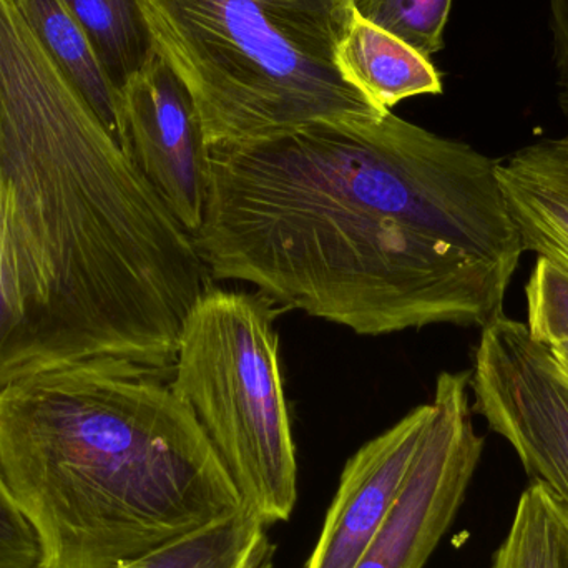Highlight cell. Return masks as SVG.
<instances>
[{
    "label": "cell",
    "mask_w": 568,
    "mask_h": 568,
    "mask_svg": "<svg viewBox=\"0 0 568 568\" xmlns=\"http://www.w3.org/2000/svg\"><path fill=\"white\" fill-rule=\"evenodd\" d=\"M469 381L470 371L437 377L433 419L399 499L354 568H424L446 536L484 449Z\"/></svg>",
    "instance_id": "6"
},
{
    "label": "cell",
    "mask_w": 568,
    "mask_h": 568,
    "mask_svg": "<svg viewBox=\"0 0 568 568\" xmlns=\"http://www.w3.org/2000/svg\"><path fill=\"white\" fill-rule=\"evenodd\" d=\"M40 562L39 536L0 473V568H36Z\"/></svg>",
    "instance_id": "17"
},
{
    "label": "cell",
    "mask_w": 568,
    "mask_h": 568,
    "mask_svg": "<svg viewBox=\"0 0 568 568\" xmlns=\"http://www.w3.org/2000/svg\"><path fill=\"white\" fill-rule=\"evenodd\" d=\"M433 414V400L420 404L347 460L304 568L356 567L399 499Z\"/></svg>",
    "instance_id": "8"
},
{
    "label": "cell",
    "mask_w": 568,
    "mask_h": 568,
    "mask_svg": "<svg viewBox=\"0 0 568 568\" xmlns=\"http://www.w3.org/2000/svg\"><path fill=\"white\" fill-rule=\"evenodd\" d=\"M336 60L347 82L384 112L410 97L443 93V77L433 60L356 12Z\"/></svg>",
    "instance_id": "10"
},
{
    "label": "cell",
    "mask_w": 568,
    "mask_h": 568,
    "mask_svg": "<svg viewBox=\"0 0 568 568\" xmlns=\"http://www.w3.org/2000/svg\"><path fill=\"white\" fill-rule=\"evenodd\" d=\"M469 387L474 410L568 510V389L549 347L504 314L483 327Z\"/></svg>",
    "instance_id": "5"
},
{
    "label": "cell",
    "mask_w": 568,
    "mask_h": 568,
    "mask_svg": "<svg viewBox=\"0 0 568 568\" xmlns=\"http://www.w3.org/2000/svg\"><path fill=\"white\" fill-rule=\"evenodd\" d=\"M89 37L110 82L122 93L159 55L143 0H62Z\"/></svg>",
    "instance_id": "12"
},
{
    "label": "cell",
    "mask_w": 568,
    "mask_h": 568,
    "mask_svg": "<svg viewBox=\"0 0 568 568\" xmlns=\"http://www.w3.org/2000/svg\"><path fill=\"white\" fill-rule=\"evenodd\" d=\"M159 53L183 80L210 149L314 120L381 119L336 52L351 0H143Z\"/></svg>",
    "instance_id": "3"
},
{
    "label": "cell",
    "mask_w": 568,
    "mask_h": 568,
    "mask_svg": "<svg viewBox=\"0 0 568 568\" xmlns=\"http://www.w3.org/2000/svg\"><path fill=\"white\" fill-rule=\"evenodd\" d=\"M354 12L430 59L444 47L453 0H351Z\"/></svg>",
    "instance_id": "15"
},
{
    "label": "cell",
    "mask_w": 568,
    "mask_h": 568,
    "mask_svg": "<svg viewBox=\"0 0 568 568\" xmlns=\"http://www.w3.org/2000/svg\"><path fill=\"white\" fill-rule=\"evenodd\" d=\"M497 180L524 253L568 273V135L539 140L499 160Z\"/></svg>",
    "instance_id": "9"
},
{
    "label": "cell",
    "mask_w": 568,
    "mask_h": 568,
    "mask_svg": "<svg viewBox=\"0 0 568 568\" xmlns=\"http://www.w3.org/2000/svg\"><path fill=\"white\" fill-rule=\"evenodd\" d=\"M36 568H42V567H36Z\"/></svg>",
    "instance_id": "21"
},
{
    "label": "cell",
    "mask_w": 568,
    "mask_h": 568,
    "mask_svg": "<svg viewBox=\"0 0 568 568\" xmlns=\"http://www.w3.org/2000/svg\"><path fill=\"white\" fill-rule=\"evenodd\" d=\"M490 568H568V510L532 480Z\"/></svg>",
    "instance_id": "14"
},
{
    "label": "cell",
    "mask_w": 568,
    "mask_h": 568,
    "mask_svg": "<svg viewBox=\"0 0 568 568\" xmlns=\"http://www.w3.org/2000/svg\"><path fill=\"white\" fill-rule=\"evenodd\" d=\"M40 45L73 92L122 149V93L110 82L89 37L62 0H17Z\"/></svg>",
    "instance_id": "11"
},
{
    "label": "cell",
    "mask_w": 568,
    "mask_h": 568,
    "mask_svg": "<svg viewBox=\"0 0 568 568\" xmlns=\"http://www.w3.org/2000/svg\"><path fill=\"white\" fill-rule=\"evenodd\" d=\"M212 280L361 336L504 316L524 255L497 163L387 112L210 149Z\"/></svg>",
    "instance_id": "1"
},
{
    "label": "cell",
    "mask_w": 568,
    "mask_h": 568,
    "mask_svg": "<svg viewBox=\"0 0 568 568\" xmlns=\"http://www.w3.org/2000/svg\"><path fill=\"white\" fill-rule=\"evenodd\" d=\"M527 329L544 346L568 339V273L549 260H537L526 284Z\"/></svg>",
    "instance_id": "16"
},
{
    "label": "cell",
    "mask_w": 568,
    "mask_h": 568,
    "mask_svg": "<svg viewBox=\"0 0 568 568\" xmlns=\"http://www.w3.org/2000/svg\"><path fill=\"white\" fill-rule=\"evenodd\" d=\"M266 527L246 510L119 568H273Z\"/></svg>",
    "instance_id": "13"
},
{
    "label": "cell",
    "mask_w": 568,
    "mask_h": 568,
    "mask_svg": "<svg viewBox=\"0 0 568 568\" xmlns=\"http://www.w3.org/2000/svg\"><path fill=\"white\" fill-rule=\"evenodd\" d=\"M17 326H19V317H17L16 311L12 310L9 300H7L2 276H0V361L6 356L7 349L12 343Z\"/></svg>",
    "instance_id": "19"
},
{
    "label": "cell",
    "mask_w": 568,
    "mask_h": 568,
    "mask_svg": "<svg viewBox=\"0 0 568 568\" xmlns=\"http://www.w3.org/2000/svg\"><path fill=\"white\" fill-rule=\"evenodd\" d=\"M122 150L176 222L196 235L205 219L212 155L192 93L162 55L122 90Z\"/></svg>",
    "instance_id": "7"
},
{
    "label": "cell",
    "mask_w": 568,
    "mask_h": 568,
    "mask_svg": "<svg viewBox=\"0 0 568 568\" xmlns=\"http://www.w3.org/2000/svg\"><path fill=\"white\" fill-rule=\"evenodd\" d=\"M549 29L552 36L557 103L568 123V0H547Z\"/></svg>",
    "instance_id": "18"
},
{
    "label": "cell",
    "mask_w": 568,
    "mask_h": 568,
    "mask_svg": "<svg viewBox=\"0 0 568 568\" xmlns=\"http://www.w3.org/2000/svg\"><path fill=\"white\" fill-rule=\"evenodd\" d=\"M547 347H549L557 376L560 377L568 389V339L556 341Z\"/></svg>",
    "instance_id": "20"
},
{
    "label": "cell",
    "mask_w": 568,
    "mask_h": 568,
    "mask_svg": "<svg viewBox=\"0 0 568 568\" xmlns=\"http://www.w3.org/2000/svg\"><path fill=\"white\" fill-rule=\"evenodd\" d=\"M262 293L210 287L180 331L173 390L189 404L243 507L268 529L297 503V457L275 321Z\"/></svg>",
    "instance_id": "4"
},
{
    "label": "cell",
    "mask_w": 568,
    "mask_h": 568,
    "mask_svg": "<svg viewBox=\"0 0 568 568\" xmlns=\"http://www.w3.org/2000/svg\"><path fill=\"white\" fill-rule=\"evenodd\" d=\"M172 373L90 359L0 387V473L42 568H119L243 513Z\"/></svg>",
    "instance_id": "2"
}]
</instances>
